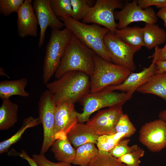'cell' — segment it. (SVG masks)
I'll return each instance as SVG.
<instances>
[{
	"instance_id": "cell-23",
	"label": "cell",
	"mask_w": 166,
	"mask_h": 166,
	"mask_svg": "<svg viewBox=\"0 0 166 166\" xmlns=\"http://www.w3.org/2000/svg\"><path fill=\"white\" fill-rule=\"evenodd\" d=\"M114 34L127 44L140 49L144 46L143 28L134 26H126L117 29Z\"/></svg>"
},
{
	"instance_id": "cell-15",
	"label": "cell",
	"mask_w": 166,
	"mask_h": 166,
	"mask_svg": "<svg viewBox=\"0 0 166 166\" xmlns=\"http://www.w3.org/2000/svg\"><path fill=\"white\" fill-rule=\"evenodd\" d=\"M31 0H25L17 13L18 36L23 38L28 36L36 37L38 22Z\"/></svg>"
},
{
	"instance_id": "cell-26",
	"label": "cell",
	"mask_w": 166,
	"mask_h": 166,
	"mask_svg": "<svg viewBox=\"0 0 166 166\" xmlns=\"http://www.w3.org/2000/svg\"><path fill=\"white\" fill-rule=\"evenodd\" d=\"M49 3L53 12L57 18L72 17V9L70 0H50Z\"/></svg>"
},
{
	"instance_id": "cell-39",
	"label": "cell",
	"mask_w": 166,
	"mask_h": 166,
	"mask_svg": "<svg viewBox=\"0 0 166 166\" xmlns=\"http://www.w3.org/2000/svg\"><path fill=\"white\" fill-rule=\"evenodd\" d=\"M156 14L158 17L163 21L164 25L166 28V7L160 9Z\"/></svg>"
},
{
	"instance_id": "cell-16",
	"label": "cell",
	"mask_w": 166,
	"mask_h": 166,
	"mask_svg": "<svg viewBox=\"0 0 166 166\" xmlns=\"http://www.w3.org/2000/svg\"><path fill=\"white\" fill-rule=\"evenodd\" d=\"M155 58H153L152 62L148 67L138 73H131L121 84L109 86L103 90L111 91L118 90L128 93L132 97L137 89L144 84L152 76L155 74L156 70Z\"/></svg>"
},
{
	"instance_id": "cell-36",
	"label": "cell",
	"mask_w": 166,
	"mask_h": 166,
	"mask_svg": "<svg viewBox=\"0 0 166 166\" xmlns=\"http://www.w3.org/2000/svg\"><path fill=\"white\" fill-rule=\"evenodd\" d=\"M154 49V52L149 57L155 58L156 61L166 60V43L163 47L159 48L158 46H157Z\"/></svg>"
},
{
	"instance_id": "cell-25",
	"label": "cell",
	"mask_w": 166,
	"mask_h": 166,
	"mask_svg": "<svg viewBox=\"0 0 166 166\" xmlns=\"http://www.w3.org/2000/svg\"><path fill=\"white\" fill-rule=\"evenodd\" d=\"M93 143H88L77 148L72 163L80 166H86L97 155L99 150Z\"/></svg>"
},
{
	"instance_id": "cell-11",
	"label": "cell",
	"mask_w": 166,
	"mask_h": 166,
	"mask_svg": "<svg viewBox=\"0 0 166 166\" xmlns=\"http://www.w3.org/2000/svg\"><path fill=\"white\" fill-rule=\"evenodd\" d=\"M140 141L150 151L158 152L166 147V121L159 119L143 125L139 132Z\"/></svg>"
},
{
	"instance_id": "cell-35",
	"label": "cell",
	"mask_w": 166,
	"mask_h": 166,
	"mask_svg": "<svg viewBox=\"0 0 166 166\" xmlns=\"http://www.w3.org/2000/svg\"><path fill=\"white\" fill-rule=\"evenodd\" d=\"M137 1L138 5L143 9L152 6L160 9L166 7V0H138Z\"/></svg>"
},
{
	"instance_id": "cell-5",
	"label": "cell",
	"mask_w": 166,
	"mask_h": 166,
	"mask_svg": "<svg viewBox=\"0 0 166 166\" xmlns=\"http://www.w3.org/2000/svg\"><path fill=\"white\" fill-rule=\"evenodd\" d=\"M94 68L90 77V93L101 91L110 86L122 83L132 72L123 67L102 59L95 53Z\"/></svg>"
},
{
	"instance_id": "cell-7",
	"label": "cell",
	"mask_w": 166,
	"mask_h": 166,
	"mask_svg": "<svg viewBox=\"0 0 166 166\" xmlns=\"http://www.w3.org/2000/svg\"><path fill=\"white\" fill-rule=\"evenodd\" d=\"M38 105V117L43 129V140L40 153L44 154L56 140L55 105L52 94L48 90L42 93Z\"/></svg>"
},
{
	"instance_id": "cell-28",
	"label": "cell",
	"mask_w": 166,
	"mask_h": 166,
	"mask_svg": "<svg viewBox=\"0 0 166 166\" xmlns=\"http://www.w3.org/2000/svg\"><path fill=\"white\" fill-rule=\"evenodd\" d=\"M124 138V135L120 133L103 135L100 136L96 144L99 150L109 152Z\"/></svg>"
},
{
	"instance_id": "cell-3",
	"label": "cell",
	"mask_w": 166,
	"mask_h": 166,
	"mask_svg": "<svg viewBox=\"0 0 166 166\" xmlns=\"http://www.w3.org/2000/svg\"><path fill=\"white\" fill-rule=\"evenodd\" d=\"M60 18L65 27L82 43L102 59L112 62L104 40L105 35L110 31L108 29L96 24L88 25L72 17Z\"/></svg>"
},
{
	"instance_id": "cell-4",
	"label": "cell",
	"mask_w": 166,
	"mask_h": 166,
	"mask_svg": "<svg viewBox=\"0 0 166 166\" xmlns=\"http://www.w3.org/2000/svg\"><path fill=\"white\" fill-rule=\"evenodd\" d=\"M72 35L71 31L66 27L62 30L51 29L43 67L42 79L45 85L58 69Z\"/></svg>"
},
{
	"instance_id": "cell-6",
	"label": "cell",
	"mask_w": 166,
	"mask_h": 166,
	"mask_svg": "<svg viewBox=\"0 0 166 166\" xmlns=\"http://www.w3.org/2000/svg\"><path fill=\"white\" fill-rule=\"evenodd\" d=\"M132 97L125 92L106 90L89 93L80 101L83 107V111L81 113L77 112L78 122H87L92 114L102 108L122 106Z\"/></svg>"
},
{
	"instance_id": "cell-30",
	"label": "cell",
	"mask_w": 166,
	"mask_h": 166,
	"mask_svg": "<svg viewBox=\"0 0 166 166\" xmlns=\"http://www.w3.org/2000/svg\"><path fill=\"white\" fill-rule=\"evenodd\" d=\"M136 130V128L130 121L126 114H123L117 122L115 128V133H120L124 135V138L133 135Z\"/></svg>"
},
{
	"instance_id": "cell-31",
	"label": "cell",
	"mask_w": 166,
	"mask_h": 166,
	"mask_svg": "<svg viewBox=\"0 0 166 166\" xmlns=\"http://www.w3.org/2000/svg\"><path fill=\"white\" fill-rule=\"evenodd\" d=\"M130 141L129 139H122L109 152L113 156L117 159L136 150L138 147L136 144L131 146L128 145Z\"/></svg>"
},
{
	"instance_id": "cell-29",
	"label": "cell",
	"mask_w": 166,
	"mask_h": 166,
	"mask_svg": "<svg viewBox=\"0 0 166 166\" xmlns=\"http://www.w3.org/2000/svg\"><path fill=\"white\" fill-rule=\"evenodd\" d=\"M72 9V18L76 20H82L88 14L91 8L90 0H70Z\"/></svg>"
},
{
	"instance_id": "cell-14",
	"label": "cell",
	"mask_w": 166,
	"mask_h": 166,
	"mask_svg": "<svg viewBox=\"0 0 166 166\" xmlns=\"http://www.w3.org/2000/svg\"><path fill=\"white\" fill-rule=\"evenodd\" d=\"M50 0H34L33 6L40 28L38 47L41 48L44 43L45 32L48 27L51 29L60 30L64 26L53 14L50 6Z\"/></svg>"
},
{
	"instance_id": "cell-2",
	"label": "cell",
	"mask_w": 166,
	"mask_h": 166,
	"mask_svg": "<svg viewBox=\"0 0 166 166\" xmlns=\"http://www.w3.org/2000/svg\"><path fill=\"white\" fill-rule=\"evenodd\" d=\"M95 53L82 43L73 34L60 64L54 74L56 79L72 71L84 72L90 77L94 70Z\"/></svg>"
},
{
	"instance_id": "cell-18",
	"label": "cell",
	"mask_w": 166,
	"mask_h": 166,
	"mask_svg": "<svg viewBox=\"0 0 166 166\" xmlns=\"http://www.w3.org/2000/svg\"><path fill=\"white\" fill-rule=\"evenodd\" d=\"M136 91L155 95L166 102V72L152 75Z\"/></svg>"
},
{
	"instance_id": "cell-41",
	"label": "cell",
	"mask_w": 166,
	"mask_h": 166,
	"mask_svg": "<svg viewBox=\"0 0 166 166\" xmlns=\"http://www.w3.org/2000/svg\"><path fill=\"white\" fill-rule=\"evenodd\" d=\"M0 75L1 76H6L7 75L5 72L4 69L2 67L0 68Z\"/></svg>"
},
{
	"instance_id": "cell-20",
	"label": "cell",
	"mask_w": 166,
	"mask_h": 166,
	"mask_svg": "<svg viewBox=\"0 0 166 166\" xmlns=\"http://www.w3.org/2000/svg\"><path fill=\"white\" fill-rule=\"evenodd\" d=\"M143 31L144 46L149 49L166 41V32L156 24L145 23Z\"/></svg>"
},
{
	"instance_id": "cell-17",
	"label": "cell",
	"mask_w": 166,
	"mask_h": 166,
	"mask_svg": "<svg viewBox=\"0 0 166 166\" xmlns=\"http://www.w3.org/2000/svg\"><path fill=\"white\" fill-rule=\"evenodd\" d=\"M67 136L71 144L77 148L88 143L97 144L100 135L86 124L77 123Z\"/></svg>"
},
{
	"instance_id": "cell-24",
	"label": "cell",
	"mask_w": 166,
	"mask_h": 166,
	"mask_svg": "<svg viewBox=\"0 0 166 166\" xmlns=\"http://www.w3.org/2000/svg\"><path fill=\"white\" fill-rule=\"evenodd\" d=\"M40 123L39 117L34 118L30 116L24 119L22 126L16 133L8 139L0 142V154L7 152L12 145L19 140L27 129L37 126Z\"/></svg>"
},
{
	"instance_id": "cell-21",
	"label": "cell",
	"mask_w": 166,
	"mask_h": 166,
	"mask_svg": "<svg viewBox=\"0 0 166 166\" xmlns=\"http://www.w3.org/2000/svg\"><path fill=\"white\" fill-rule=\"evenodd\" d=\"M18 105L10 99L2 100L0 107V130H7L18 121Z\"/></svg>"
},
{
	"instance_id": "cell-34",
	"label": "cell",
	"mask_w": 166,
	"mask_h": 166,
	"mask_svg": "<svg viewBox=\"0 0 166 166\" xmlns=\"http://www.w3.org/2000/svg\"><path fill=\"white\" fill-rule=\"evenodd\" d=\"M44 154H35L32 158L38 166H72L71 163L60 161L58 163L52 162L47 159Z\"/></svg>"
},
{
	"instance_id": "cell-32",
	"label": "cell",
	"mask_w": 166,
	"mask_h": 166,
	"mask_svg": "<svg viewBox=\"0 0 166 166\" xmlns=\"http://www.w3.org/2000/svg\"><path fill=\"white\" fill-rule=\"evenodd\" d=\"M144 152L143 149L138 147L136 150L126 154L117 159L127 166H140V164L141 161L140 159L144 156Z\"/></svg>"
},
{
	"instance_id": "cell-12",
	"label": "cell",
	"mask_w": 166,
	"mask_h": 166,
	"mask_svg": "<svg viewBox=\"0 0 166 166\" xmlns=\"http://www.w3.org/2000/svg\"><path fill=\"white\" fill-rule=\"evenodd\" d=\"M74 104L66 101L55 105L54 134L56 140L65 139L78 123Z\"/></svg>"
},
{
	"instance_id": "cell-9",
	"label": "cell",
	"mask_w": 166,
	"mask_h": 166,
	"mask_svg": "<svg viewBox=\"0 0 166 166\" xmlns=\"http://www.w3.org/2000/svg\"><path fill=\"white\" fill-rule=\"evenodd\" d=\"M112 62L133 71L136 69L134 54L140 49L125 43L114 33L109 32L104 38Z\"/></svg>"
},
{
	"instance_id": "cell-38",
	"label": "cell",
	"mask_w": 166,
	"mask_h": 166,
	"mask_svg": "<svg viewBox=\"0 0 166 166\" xmlns=\"http://www.w3.org/2000/svg\"><path fill=\"white\" fill-rule=\"evenodd\" d=\"M19 156L22 158L26 160L30 166H38L33 158H31L24 150H22Z\"/></svg>"
},
{
	"instance_id": "cell-22",
	"label": "cell",
	"mask_w": 166,
	"mask_h": 166,
	"mask_svg": "<svg viewBox=\"0 0 166 166\" xmlns=\"http://www.w3.org/2000/svg\"><path fill=\"white\" fill-rule=\"evenodd\" d=\"M71 144L67 137L55 140L51 146V151L57 160L72 163L75 156L76 150Z\"/></svg>"
},
{
	"instance_id": "cell-27",
	"label": "cell",
	"mask_w": 166,
	"mask_h": 166,
	"mask_svg": "<svg viewBox=\"0 0 166 166\" xmlns=\"http://www.w3.org/2000/svg\"><path fill=\"white\" fill-rule=\"evenodd\" d=\"M86 166H127L111 156L109 152L99 150L97 155Z\"/></svg>"
},
{
	"instance_id": "cell-33",
	"label": "cell",
	"mask_w": 166,
	"mask_h": 166,
	"mask_svg": "<svg viewBox=\"0 0 166 166\" xmlns=\"http://www.w3.org/2000/svg\"><path fill=\"white\" fill-rule=\"evenodd\" d=\"M24 1V0H0V14L7 16L13 13H17Z\"/></svg>"
},
{
	"instance_id": "cell-19",
	"label": "cell",
	"mask_w": 166,
	"mask_h": 166,
	"mask_svg": "<svg viewBox=\"0 0 166 166\" xmlns=\"http://www.w3.org/2000/svg\"><path fill=\"white\" fill-rule=\"evenodd\" d=\"M28 81L25 78L12 80H4L0 82V98L2 100L9 99L13 95L27 97L30 94L25 89Z\"/></svg>"
},
{
	"instance_id": "cell-10",
	"label": "cell",
	"mask_w": 166,
	"mask_h": 166,
	"mask_svg": "<svg viewBox=\"0 0 166 166\" xmlns=\"http://www.w3.org/2000/svg\"><path fill=\"white\" fill-rule=\"evenodd\" d=\"M115 19L118 21L117 29H123L134 22H143L145 23L156 24L158 17L152 8L143 9L136 0L127 3L122 9L114 12Z\"/></svg>"
},
{
	"instance_id": "cell-13",
	"label": "cell",
	"mask_w": 166,
	"mask_h": 166,
	"mask_svg": "<svg viewBox=\"0 0 166 166\" xmlns=\"http://www.w3.org/2000/svg\"><path fill=\"white\" fill-rule=\"evenodd\" d=\"M122 106H116L99 111L89 119L86 124L100 136L115 134L116 125L123 114Z\"/></svg>"
},
{
	"instance_id": "cell-8",
	"label": "cell",
	"mask_w": 166,
	"mask_h": 166,
	"mask_svg": "<svg viewBox=\"0 0 166 166\" xmlns=\"http://www.w3.org/2000/svg\"><path fill=\"white\" fill-rule=\"evenodd\" d=\"M123 7L119 0H97L82 22L102 26L114 33L117 29V24L115 21L114 11Z\"/></svg>"
},
{
	"instance_id": "cell-1",
	"label": "cell",
	"mask_w": 166,
	"mask_h": 166,
	"mask_svg": "<svg viewBox=\"0 0 166 166\" xmlns=\"http://www.w3.org/2000/svg\"><path fill=\"white\" fill-rule=\"evenodd\" d=\"M90 77L86 73L72 71L45 86L52 94L55 105L68 101L74 104L90 93Z\"/></svg>"
},
{
	"instance_id": "cell-37",
	"label": "cell",
	"mask_w": 166,
	"mask_h": 166,
	"mask_svg": "<svg viewBox=\"0 0 166 166\" xmlns=\"http://www.w3.org/2000/svg\"><path fill=\"white\" fill-rule=\"evenodd\" d=\"M156 70L155 74H159L166 72V60L156 61Z\"/></svg>"
},
{
	"instance_id": "cell-40",
	"label": "cell",
	"mask_w": 166,
	"mask_h": 166,
	"mask_svg": "<svg viewBox=\"0 0 166 166\" xmlns=\"http://www.w3.org/2000/svg\"><path fill=\"white\" fill-rule=\"evenodd\" d=\"M158 117L159 119L166 121V109L162 110L159 113Z\"/></svg>"
}]
</instances>
